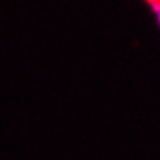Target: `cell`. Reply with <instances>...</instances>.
<instances>
[{
  "instance_id": "obj_1",
  "label": "cell",
  "mask_w": 160,
  "mask_h": 160,
  "mask_svg": "<svg viewBox=\"0 0 160 160\" xmlns=\"http://www.w3.org/2000/svg\"><path fill=\"white\" fill-rule=\"evenodd\" d=\"M146 2H148V6H149V9H151V12H152V16H154V19L160 28V0H146Z\"/></svg>"
}]
</instances>
